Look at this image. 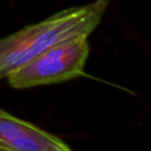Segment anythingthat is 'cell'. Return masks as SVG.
<instances>
[{"label": "cell", "instance_id": "cell-1", "mask_svg": "<svg viewBox=\"0 0 151 151\" xmlns=\"http://www.w3.org/2000/svg\"><path fill=\"white\" fill-rule=\"evenodd\" d=\"M106 7L107 0H96L66 8L0 38V80L57 44L79 37L87 38L99 25Z\"/></svg>", "mask_w": 151, "mask_h": 151}, {"label": "cell", "instance_id": "cell-2", "mask_svg": "<svg viewBox=\"0 0 151 151\" xmlns=\"http://www.w3.org/2000/svg\"><path fill=\"white\" fill-rule=\"evenodd\" d=\"M90 54L86 37L57 44L9 74L6 79L14 88H28L67 81L85 76Z\"/></svg>", "mask_w": 151, "mask_h": 151}, {"label": "cell", "instance_id": "cell-3", "mask_svg": "<svg viewBox=\"0 0 151 151\" xmlns=\"http://www.w3.org/2000/svg\"><path fill=\"white\" fill-rule=\"evenodd\" d=\"M0 147L18 151H70L59 137L0 109Z\"/></svg>", "mask_w": 151, "mask_h": 151}, {"label": "cell", "instance_id": "cell-4", "mask_svg": "<svg viewBox=\"0 0 151 151\" xmlns=\"http://www.w3.org/2000/svg\"><path fill=\"white\" fill-rule=\"evenodd\" d=\"M0 150H2V149H1V147H0Z\"/></svg>", "mask_w": 151, "mask_h": 151}]
</instances>
